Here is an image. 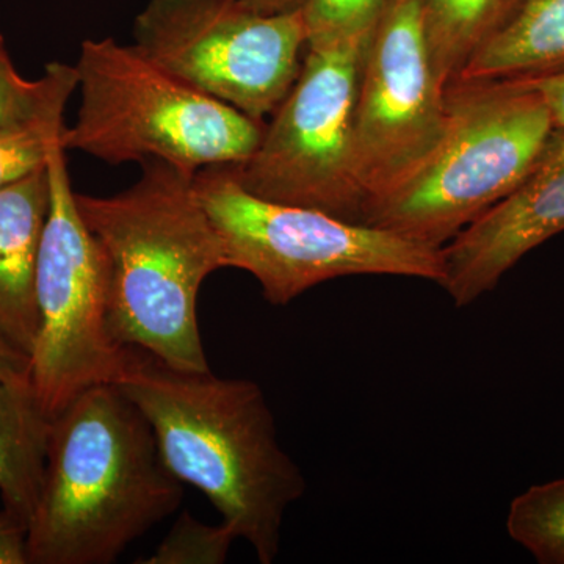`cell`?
Segmentation results:
<instances>
[{
  "label": "cell",
  "mask_w": 564,
  "mask_h": 564,
  "mask_svg": "<svg viewBox=\"0 0 564 564\" xmlns=\"http://www.w3.org/2000/svg\"><path fill=\"white\" fill-rule=\"evenodd\" d=\"M132 33L152 61L259 122L284 101L307 50L302 9L259 13L242 0H150Z\"/></svg>",
  "instance_id": "obj_9"
},
{
  "label": "cell",
  "mask_w": 564,
  "mask_h": 564,
  "mask_svg": "<svg viewBox=\"0 0 564 564\" xmlns=\"http://www.w3.org/2000/svg\"><path fill=\"white\" fill-rule=\"evenodd\" d=\"M513 0H421L423 25L437 79L445 90L484 46Z\"/></svg>",
  "instance_id": "obj_16"
},
{
  "label": "cell",
  "mask_w": 564,
  "mask_h": 564,
  "mask_svg": "<svg viewBox=\"0 0 564 564\" xmlns=\"http://www.w3.org/2000/svg\"><path fill=\"white\" fill-rule=\"evenodd\" d=\"M369 39L307 47L302 70L263 126L258 148L231 165L245 191L362 223L366 195L356 174L352 124Z\"/></svg>",
  "instance_id": "obj_8"
},
{
  "label": "cell",
  "mask_w": 564,
  "mask_h": 564,
  "mask_svg": "<svg viewBox=\"0 0 564 564\" xmlns=\"http://www.w3.org/2000/svg\"><path fill=\"white\" fill-rule=\"evenodd\" d=\"M74 66L80 109L63 132L65 151L110 165L155 159L196 174L239 165L261 141L262 122L196 90L135 44L85 40Z\"/></svg>",
  "instance_id": "obj_5"
},
{
  "label": "cell",
  "mask_w": 564,
  "mask_h": 564,
  "mask_svg": "<svg viewBox=\"0 0 564 564\" xmlns=\"http://www.w3.org/2000/svg\"><path fill=\"white\" fill-rule=\"evenodd\" d=\"M447 121L421 0H388L367 41L355 102L352 148L366 212L432 154Z\"/></svg>",
  "instance_id": "obj_10"
},
{
  "label": "cell",
  "mask_w": 564,
  "mask_h": 564,
  "mask_svg": "<svg viewBox=\"0 0 564 564\" xmlns=\"http://www.w3.org/2000/svg\"><path fill=\"white\" fill-rule=\"evenodd\" d=\"M3 514H0V522H2Z\"/></svg>",
  "instance_id": "obj_25"
},
{
  "label": "cell",
  "mask_w": 564,
  "mask_h": 564,
  "mask_svg": "<svg viewBox=\"0 0 564 564\" xmlns=\"http://www.w3.org/2000/svg\"><path fill=\"white\" fill-rule=\"evenodd\" d=\"M532 84L543 96L545 106L551 111L555 132L564 135V70L540 77V79L525 80Z\"/></svg>",
  "instance_id": "obj_22"
},
{
  "label": "cell",
  "mask_w": 564,
  "mask_h": 564,
  "mask_svg": "<svg viewBox=\"0 0 564 564\" xmlns=\"http://www.w3.org/2000/svg\"><path fill=\"white\" fill-rule=\"evenodd\" d=\"M193 185L225 243L228 269L252 274L273 306L339 278L444 280L443 250L311 207L267 202L245 191L231 165L199 170Z\"/></svg>",
  "instance_id": "obj_6"
},
{
  "label": "cell",
  "mask_w": 564,
  "mask_h": 564,
  "mask_svg": "<svg viewBox=\"0 0 564 564\" xmlns=\"http://www.w3.org/2000/svg\"><path fill=\"white\" fill-rule=\"evenodd\" d=\"M564 232V135L513 193L443 248L441 285L455 307H467L499 285L534 248Z\"/></svg>",
  "instance_id": "obj_11"
},
{
  "label": "cell",
  "mask_w": 564,
  "mask_h": 564,
  "mask_svg": "<svg viewBox=\"0 0 564 564\" xmlns=\"http://www.w3.org/2000/svg\"><path fill=\"white\" fill-rule=\"evenodd\" d=\"M242 2L259 13L274 14L302 9L304 0H242Z\"/></svg>",
  "instance_id": "obj_24"
},
{
  "label": "cell",
  "mask_w": 564,
  "mask_h": 564,
  "mask_svg": "<svg viewBox=\"0 0 564 564\" xmlns=\"http://www.w3.org/2000/svg\"><path fill=\"white\" fill-rule=\"evenodd\" d=\"M447 102L432 154L364 217L436 250L513 193L555 133L543 96L525 80L452 85Z\"/></svg>",
  "instance_id": "obj_4"
},
{
  "label": "cell",
  "mask_w": 564,
  "mask_h": 564,
  "mask_svg": "<svg viewBox=\"0 0 564 564\" xmlns=\"http://www.w3.org/2000/svg\"><path fill=\"white\" fill-rule=\"evenodd\" d=\"M43 76L28 80L18 73L0 35V124L33 109L43 95Z\"/></svg>",
  "instance_id": "obj_20"
},
{
  "label": "cell",
  "mask_w": 564,
  "mask_h": 564,
  "mask_svg": "<svg viewBox=\"0 0 564 564\" xmlns=\"http://www.w3.org/2000/svg\"><path fill=\"white\" fill-rule=\"evenodd\" d=\"M43 80L35 107L0 124V191L44 169L52 150L62 143L63 113L79 84L76 66L52 62Z\"/></svg>",
  "instance_id": "obj_15"
},
{
  "label": "cell",
  "mask_w": 564,
  "mask_h": 564,
  "mask_svg": "<svg viewBox=\"0 0 564 564\" xmlns=\"http://www.w3.org/2000/svg\"><path fill=\"white\" fill-rule=\"evenodd\" d=\"M0 564H29L28 530L6 514L0 522Z\"/></svg>",
  "instance_id": "obj_21"
},
{
  "label": "cell",
  "mask_w": 564,
  "mask_h": 564,
  "mask_svg": "<svg viewBox=\"0 0 564 564\" xmlns=\"http://www.w3.org/2000/svg\"><path fill=\"white\" fill-rule=\"evenodd\" d=\"M51 422L31 381H0V497L3 514L25 530L43 486Z\"/></svg>",
  "instance_id": "obj_14"
},
{
  "label": "cell",
  "mask_w": 564,
  "mask_h": 564,
  "mask_svg": "<svg viewBox=\"0 0 564 564\" xmlns=\"http://www.w3.org/2000/svg\"><path fill=\"white\" fill-rule=\"evenodd\" d=\"M564 70V0H513L456 84L532 80Z\"/></svg>",
  "instance_id": "obj_13"
},
{
  "label": "cell",
  "mask_w": 564,
  "mask_h": 564,
  "mask_svg": "<svg viewBox=\"0 0 564 564\" xmlns=\"http://www.w3.org/2000/svg\"><path fill=\"white\" fill-rule=\"evenodd\" d=\"M115 384L150 422L173 475L210 500L259 562H276L284 516L307 485L261 386L173 369L135 347Z\"/></svg>",
  "instance_id": "obj_1"
},
{
  "label": "cell",
  "mask_w": 564,
  "mask_h": 564,
  "mask_svg": "<svg viewBox=\"0 0 564 564\" xmlns=\"http://www.w3.org/2000/svg\"><path fill=\"white\" fill-rule=\"evenodd\" d=\"M117 195L76 193L88 229L110 262V329L122 347L184 370H210L196 303L203 282L228 269L226 248L193 177L163 161Z\"/></svg>",
  "instance_id": "obj_3"
},
{
  "label": "cell",
  "mask_w": 564,
  "mask_h": 564,
  "mask_svg": "<svg viewBox=\"0 0 564 564\" xmlns=\"http://www.w3.org/2000/svg\"><path fill=\"white\" fill-rule=\"evenodd\" d=\"M47 209V165L0 191V337L29 358L39 333L36 261Z\"/></svg>",
  "instance_id": "obj_12"
},
{
  "label": "cell",
  "mask_w": 564,
  "mask_h": 564,
  "mask_svg": "<svg viewBox=\"0 0 564 564\" xmlns=\"http://www.w3.org/2000/svg\"><path fill=\"white\" fill-rule=\"evenodd\" d=\"M50 209L36 261L39 333L31 381L44 413L54 419L82 392L115 384L129 347L110 329V262L85 225L70 187L65 148L47 161Z\"/></svg>",
  "instance_id": "obj_7"
},
{
  "label": "cell",
  "mask_w": 564,
  "mask_h": 564,
  "mask_svg": "<svg viewBox=\"0 0 564 564\" xmlns=\"http://www.w3.org/2000/svg\"><path fill=\"white\" fill-rule=\"evenodd\" d=\"M507 532L540 564H564V478L530 486L514 497Z\"/></svg>",
  "instance_id": "obj_17"
},
{
  "label": "cell",
  "mask_w": 564,
  "mask_h": 564,
  "mask_svg": "<svg viewBox=\"0 0 564 564\" xmlns=\"http://www.w3.org/2000/svg\"><path fill=\"white\" fill-rule=\"evenodd\" d=\"M236 533L225 522L207 525L184 511L165 540L144 564H223L228 560Z\"/></svg>",
  "instance_id": "obj_19"
},
{
  "label": "cell",
  "mask_w": 564,
  "mask_h": 564,
  "mask_svg": "<svg viewBox=\"0 0 564 564\" xmlns=\"http://www.w3.org/2000/svg\"><path fill=\"white\" fill-rule=\"evenodd\" d=\"M182 497L135 403L117 384L93 386L52 419L29 564L115 563Z\"/></svg>",
  "instance_id": "obj_2"
},
{
  "label": "cell",
  "mask_w": 564,
  "mask_h": 564,
  "mask_svg": "<svg viewBox=\"0 0 564 564\" xmlns=\"http://www.w3.org/2000/svg\"><path fill=\"white\" fill-rule=\"evenodd\" d=\"M388 0H304L307 47L370 36Z\"/></svg>",
  "instance_id": "obj_18"
},
{
  "label": "cell",
  "mask_w": 564,
  "mask_h": 564,
  "mask_svg": "<svg viewBox=\"0 0 564 564\" xmlns=\"http://www.w3.org/2000/svg\"><path fill=\"white\" fill-rule=\"evenodd\" d=\"M0 381H31V358L11 347L3 337H0Z\"/></svg>",
  "instance_id": "obj_23"
}]
</instances>
